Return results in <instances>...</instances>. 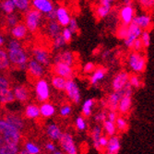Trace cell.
Returning a JSON list of instances; mask_svg holds the SVG:
<instances>
[{
    "label": "cell",
    "instance_id": "obj_1",
    "mask_svg": "<svg viewBox=\"0 0 154 154\" xmlns=\"http://www.w3.org/2000/svg\"><path fill=\"white\" fill-rule=\"evenodd\" d=\"M8 57L9 63L17 66L20 70H23V69L27 67V64L29 62V59H28L27 54L22 48L8 51Z\"/></svg>",
    "mask_w": 154,
    "mask_h": 154
},
{
    "label": "cell",
    "instance_id": "obj_2",
    "mask_svg": "<svg viewBox=\"0 0 154 154\" xmlns=\"http://www.w3.org/2000/svg\"><path fill=\"white\" fill-rule=\"evenodd\" d=\"M42 20V13L38 10L32 8L26 12L25 15V26L28 31L31 32H35Z\"/></svg>",
    "mask_w": 154,
    "mask_h": 154
},
{
    "label": "cell",
    "instance_id": "obj_3",
    "mask_svg": "<svg viewBox=\"0 0 154 154\" xmlns=\"http://www.w3.org/2000/svg\"><path fill=\"white\" fill-rule=\"evenodd\" d=\"M128 65L132 71L141 73L145 70L147 66V58L140 53H132L128 57Z\"/></svg>",
    "mask_w": 154,
    "mask_h": 154
},
{
    "label": "cell",
    "instance_id": "obj_4",
    "mask_svg": "<svg viewBox=\"0 0 154 154\" xmlns=\"http://www.w3.org/2000/svg\"><path fill=\"white\" fill-rule=\"evenodd\" d=\"M59 144L65 154H78V148L71 134L63 133L59 139Z\"/></svg>",
    "mask_w": 154,
    "mask_h": 154
},
{
    "label": "cell",
    "instance_id": "obj_5",
    "mask_svg": "<svg viewBox=\"0 0 154 154\" xmlns=\"http://www.w3.org/2000/svg\"><path fill=\"white\" fill-rule=\"evenodd\" d=\"M35 94L39 102H45L49 99L50 89L46 79H40L35 84Z\"/></svg>",
    "mask_w": 154,
    "mask_h": 154
},
{
    "label": "cell",
    "instance_id": "obj_6",
    "mask_svg": "<svg viewBox=\"0 0 154 154\" xmlns=\"http://www.w3.org/2000/svg\"><path fill=\"white\" fill-rule=\"evenodd\" d=\"M66 93L67 94L68 98L70 99L73 103H79L80 102V91L78 87V84L73 79H68L66 80L65 90Z\"/></svg>",
    "mask_w": 154,
    "mask_h": 154
},
{
    "label": "cell",
    "instance_id": "obj_7",
    "mask_svg": "<svg viewBox=\"0 0 154 154\" xmlns=\"http://www.w3.org/2000/svg\"><path fill=\"white\" fill-rule=\"evenodd\" d=\"M142 33V30L138 28L134 23H131L128 26V36L125 39V45L128 48H132L134 41L139 39Z\"/></svg>",
    "mask_w": 154,
    "mask_h": 154
},
{
    "label": "cell",
    "instance_id": "obj_8",
    "mask_svg": "<svg viewBox=\"0 0 154 154\" xmlns=\"http://www.w3.org/2000/svg\"><path fill=\"white\" fill-rule=\"evenodd\" d=\"M53 71L55 76L61 77L66 80L73 79L74 70L71 66H68L64 64H54L53 66Z\"/></svg>",
    "mask_w": 154,
    "mask_h": 154
},
{
    "label": "cell",
    "instance_id": "obj_9",
    "mask_svg": "<svg viewBox=\"0 0 154 154\" xmlns=\"http://www.w3.org/2000/svg\"><path fill=\"white\" fill-rule=\"evenodd\" d=\"M75 54L71 51H62L58 53L54 57V64H64L68 66H74L75 64Z\"/></svg>",
    "mask_w": 154,
    "mask_h": 154
},
{
    "label": "cell",
    "instance_id": "obj_10",
    "mask_svg": "<svg viewBox=\"0 0 154 154\" xmlns=\"http://www.w3.org/2000/svg\"><path fill=\"white\" fill-rule=\"evenodd\" d=\"M27 71L28 75H30L32 79H41L45 74L44 66L36 62L34 59H32L27 64Z\"/></svg>",
    "mask_w": 154,
    "mask_h": 154
},
{
    "label": "cell",
    "instance_id": "obj_11",
    "mask_svg": "<svg viewBox=\"0 0 154 154\" xmlns=\"http://www.w3.org/2000/svg\"><path fill=\"white\" fill-rule=\"evenodd\" d=\"M34 60L42 66H48L50 64V54L48 51L43 47H35L32 51Z\"/></svg>",
    "mask_w": 154,
    "mask_h": 154
},
{
    "label": "cell",
    "instance_id": "obj_12",
    "mask_svg": "<svg viewBox=\"0 0 154 154\" xmlns=\"http://www.w3.org/2000/svg\"><path fill=\"white\" fill-rule=\"evenodd\" d=\"M129 74L125 71H122L118 73L113 79L112 82V87L115 91H119L125 88V86L128 83Z\"/></svg>",
    "mask_w": 154,
    "mask_h": 154
},
{
    "label": "cell",
    "instance_id": "obj_13",
    "mask_svg": "<svg viewBox=\"0 0 154 154\" xmlns=\"http://www.w3.org/2000/svg\"><path fill=\"white\" fill-rule=\"evenodd\" d=\"M4 120L12 128H14L15 129H17L18 131H22V129L24 128V121L23 119L16 115L14 113H8L5 115Z\"/></svg>",
    "mask_w": 154,
    "mask_h": 154
},
{
    "label": "cell",
    "instance_id": "obj_14",
    "mask_svg": "<svg viewBox=\"0 0 154 154\" xmlns=\"http://www.w3.org/2000/svg\"><path fill=\"white\" fill-rule=\"evenodd\" d=\"M120 18L122 20V23L125 26H128L132 23V20L134 19V8L132 5L130 6H125L120 10Z\"/></svg>",
    "mask_w": 154,
    "mask_h": 154
},
{
    "label": "cell",
    "instance_id": "obj_15",
    "mask_svg": "<svg viewBox=\"0 0 154 154\" xmlns=\"http://www.w3.org/2000/svg\"><path fill=\"white\" fill-rule=\"evenodd\" d=\"M32 4L34 9L45 14L49 13L54 8L53 2L50 1V0H33Z\"/></svg>",
    "mask_w": 154,
    "mask_h": 154
},
{
    "label": "cell",
    "instance_id": "obj_16",
    "mask_svg": "<svg viewBox=\"0 0 154 154\" xmlns=\"http://www.w3.org/2000/svg\"><path fill=\"white\" fill-rule=\"evenodd\" d=\"M5 141L10 145H14V146H18L20 140V137H21V134L20 131H18L17 129L13 128L8 132H6L5 134H3L1 136Z\"/></svg>",
    "mask_w": 154,
    "mask_h": 154
},
{
    "label": "cell",
    "instance_id": "obj_17",
    "mask_svg": "<svg viewBox=\"0 0 154 154\" xmlns=\"http://www.w3.org/2000/svg\"><path fill=\"white\" fill-rule=\"evenodd\" d=\"M57 20L60 26H63V27L68 26L71 18H70V15H69L68 10L66 8L59 7L58 8H57Z\"/></svg>",
    "mask_w": 154,
    "mask_h": 154
},
{
    "label": "cell",
    "instance_id": "obj_18",
    "mask_svg": "<svg viewBox=\"0 0 154 154\" xmlns=\"http://www.w3.org/2000/svg\"><path fill=\"white\" fill-rule=\"evenodd\" d=\"M112 4L111 0H102L100 1V5L96 8V15L99 19H104L111 11Z\"/></svg>",
    "mask_w": 154,
    "mask_h": 154
},
{
    "label": "cell",
    "instance_id": "obj_19",
    "mask_svg": "<svg viewBox=\"0 0 154 154\" xmlns=\"http://www.w3.org/2000/svg\"><path fill=\"white\" fill-rule=\"evenodd\" d=\"M13 95H14V98L20 103H26L29 100V97H30L29 91H28V89L23 85L16 86L14 88Z\"/></svg>",
    "mask_w": 154,
    "mask_h": 154
},
{
    "label": "cell",
    "instance_id": "obj_20",
    "mask_svg": "<svg viewBox=\"0 0 154 154\" xmlns=\"http://www.w3.org/2000/svg\"><path fill=\"white\" fill-rule=\"evenodd\" d=\"M123 90L119 91H115L114 93H112L109 95L108 99H107V105L111 109V111L116 112L118 108L119 102L121 100V98L123 97Z\"/></svg>",
    "mask_w": 154,
    "mask_h": 154
},
{
    "label": "cell",
    "instance_id": "obj_21",
    "mask_svg": "<svg viewBox=\"0 0 154 154\" xmlns=\"http://www.w3.org/2000/svg\"><path fill=\"white\" fill-rule=\"evenodd\" d=\"M106 148V154H117L120 149V139L116 136L108 138Z\"/></svg>",
    "mask_w": 154,
    "mask_h": 154
},
{
    "label": "cell",
    "instance_id": "obj_22",
    "mask_svg": "<svg viewBox=\"0 0 154 154\" xmlns=\"http://www.w3.org/2000/svg\"><path fill=\"white\" fill-rule=\"evenodd\" d=\"M132 23L137 25L138 28H140L141 30H147L148 28L150 27L151 24V18L148 15H141L134 17Z\"/></svg>",
    "mask_w": 154,
    "mask_h": 154
},
{
    "label": "cell",
    "instance_id": "obj_23",
    "mask_svg": "<svg viewBox=\"0 0 154 154\" xmlns=\"http://www.w3.org/2000/svg\"><path fill=\"white\" fill-rule=\"evenodd\" d=\"M19 147L7 143L0 136V154H18Z\"/></svg>",
    "mask_w": 154,
    "mask_h": 154
},
{
    "label": "cell",
    "instance_id": "obj_24",
    "mask_svg": "<svg viewBox=\"0 0 154 154\" xmlns=\"http://www.w3.org/2000/svg\"><path fill=\"white\" fill-rule=\"evenodd\" d=\"M27 32H28V30L23 23L17 24L15 27H13L11 30V34L15 38V40H20V39L25 38L27 35Z\"/></svg>",
    "mask_w": 154,
    "mask_h": 154
},
{
    "label": "cell",
    "instance_id": "obj_25",
    "mask_svg": "<svg viewBox=\"0 0 154 154\" xmlns=\"http://www.w3.org/2000/svg\"><path fill=\"white\" fill-rule=\"evenodd\" d=\"M46 133H47L48 137L52 139V140H59L62 134H63L61 132L60 128L54 123L47 125Z\"/></svg>",
    "mask_w": 154,
    "mask_h": 154
},
{
    "label": "cell",
    "instance_id": "obj_26",
    "mask_svg": "<svg viewBox=\"0 0 154 154\" xmlns=\"http://www.w3.org/2000/svg\"><path fill=\"white\" fill-rule=\"evenodd\" d=\"M131 104H132L131 96L123 95V97L121 98V100L119 102L117 110L121 114H127L131 108Z\"/></svg>",
    "mask_w": 154,
    "mask_h": 154
},
{
    "label": "cell",
    "instance_id": "obj_27",
    "mask_svg": "<svg viewBox=\"0 0 154 154\" xmlns=\"http://www.w3.org/2000/svg\"><path fill=\"white\" fill-rule=\"evenodd\" d=\"M15 101L13 91L10 89H0V103L7 104Z\"/></svg>",
    "mask_w": 154,
    "mask_h": 154
},
{
    "label": "cell",
    "instance_id": "obj_28",
    "mask_svg": "<svg viewBox=\"0 0 154 154\" xmlns=\"http://www.w3.org/2000/svg\"><path fill=\"white\" fill-rule=\"evenodd\" d=\"M39 109H40V116H42L45 118L51 117L55 113L54 106L53 104H51V103H43L39 107Z\"/></svg>",
    "mask_w": 154,
    "mask_h": 154
},
{
    "label": "cell",
    "instance_id": "obj_29",
    "mask_svg": "<svg viewBox=\"0 0 154 154\" xmlns=\"http://www.w3.org/2000/svg\"><path fill=\"white\" fill-rule=\"evenodd\" d=\"M47 32L48 34L54 39V37L61 34V26L57 20H51L47 25Z\"/></svg>",
    "mask_w": 154,
    "mask_h": 154
},
{
    "label": "cell",
    "instance_id": "obj_30",
    "mask_svg": "<svg viewBox=\"0 0 154 154\" xmlns=\"http://www.w3.org/2000/svg\"><path fill=\"white\" fill-rule=\"evenodd\" d=\"M25 116L29 119H37L40 116V109L35 104H29L25 108Z\"/></svg>",
    "mask_w": 154,
    "mask_h": 154
},
{
    "label": "cell",
    "instance_id": "obj_31",
    "mask_svg": "<svg viewBox=\"0 0 154 154\" xmlns=\"http://www.w3.org/2000/svg\"><path fill=\"white\" fill-rule=\"evenodd\" d=\"M105 74H106V70L103 67H99V68L95 69L93 74L91 77V79H90L91 84V85H97V83L101 81L104 78Z\"/></svg>",
    "mask_w": 154,
    "mask_h": 154
},
{
    "label": "cell",
    "instance_id": "obj_32",
    "mask_svg": "<svg viewBox=\"0 0 154 154\" xmlns=\"http://www.w3.org/2000/svg\"><path fill=\"white\" fill-rule=\"evenodd\" d=\"M52 85L53 87L57 90V91H64L65 90V87H66V79L61 78V77H58V76H54L52 78Z\"/></svg>",
    "mask_w": 154,
    "mask_h": 154
},
{
    "label": "cell",
    "instance_id": "obj_33",
    "mask_svg": "<svg viewBox=\"0 0 154 154\" xmlns=\"http://www.w3.org/2000/svg\"><path fill=\"white\" fill-rule=\"evenodd\" d=\"M91 137H92V140H93V145H94V148L97 149V150H100V147H99V144H98V140H99V138L102 137V128L100 125H95L92 129V132H91Z\"/></svg>",
    "mask_w": 154,
    "mask_h": 154
},
{
    "label": "cell",
    "instance_id": "obj_34",
    "mask_svg": "<svg viewBox=\"0 0 154 154\" xmlns=\"http://www.w3.org/2000/svg\"><path fill=\"white\" fill-rule=\"evenodd\" d=\"M9 66L10 63L8 60L7 51L0 48V70H7Z\"/></svg>",
    "mask_w": 154,
    "mask_h": 154
},
{
    "label": "cell",
    "instance_id": "obj_35",
    "mask_svg": "<svg viewBox=\"0 0 154 154\" xmlns=\"http://www.w3.org/2000/svg\"><path fill=\"white\" fill-rule=\"evenodd\" d=\"M93 105H94V100L93 99H88L84 102V103L82 105V113H83L84 116H87V117L91 116Z\"/></svg>",
    "mask_w": 154,
    "mask_h": 154
},
{
    "label": "cell",
    "instance_id": "obj_36",
    "mask_svg": "<svg viewBox=\"0 0 154 154\" xmlns=\"http://www.w3.org/2000/svg\"><path fill=\"white\" fill-rule=\"evenodd\" d=\"M13 3L15 8L22 12H27L30 9V0H13Z\"/></svg>",
    "mask_w": 154,
    "mask_h": 154
},
{
    "label": "cell",
    "instance_id": "obj_37",
    "mask_svg": "<svg viewBox=\"0 0 154 154\" xmlns=\"http://www.w3.org/2000/svg\"><path fill=\"white\" fill-rule=\"evenodd\" d=\"M1 8L2 10L7 14V15H9V14H12L14 11H15V5L13 3V0H5L1 3Z\"/></svg>",
    "mask_w": 154,
    "mask_h": 154
},
{
    "label": "cell",
    "instance_id": "obj_38",
    "mask_svg": "<svg viewBox=\"0 0 154 154\" xmlns=\"http://www.w3.org/2000/svg\"><path fill=\"white\" fill-rule=\"evenodd\" d=\"M103 128L106 132V134L111 137L115 136L116 132V125L115 123H112L108 120L103 122Z\"/></svg>",
    "mask_w": 154,
    "mask_h": 154
},
{
    "label": "cell",
    "instance_id": "obj_39",
    "mask_svg": "<svg viewBox=\"0 0 154 154\" xmlns=\"http://www.w3.org/2000/svg\"><path fill=\"white\" fill-rule=\"evenodd\" d=\"M19 16L15 13H12V14H9V15H7L6 17V22L7 24L9 26V27H15L17 24H19Z\"/></svg>",
    "mask_w": 154,
    "mask_h": 154
},
{
    "label": "cell",
    "instance_id": "obj_40",
    "mask_svg": "<svg viewBox=\"0 0 154 154\" xmlns=\"http://www.w3.org/2000/svg\"><path fill=\"white\" fill-rule=\"evenodd\" d=\"M65 45H66V42H65V40L63 39V37H62L61 34H59L58 36L54 37V38L53 39V46H54V48L55 50L62 48Z\"/></svg>",
    "mask_w": 154,
    "mask_h": 154
},
{
    "label": "cell",
    "instance_id": "obj_41",
    "mask_svg": "<svg viewBox=\"0 0 154 154\" xmlns=\"http://www.w3.org/2000/svg\"><path fill=\"white\" fill-rule=\"evenodd\" d=\"M25 149L30 154H39L40 148L32 142H27L25 144Z\"/></svg>",
    "mask_w": 154,
    "mask_h": 154
},
{
    "label": "cell",
    "instance_id": "obj_42",
    "mask_svg": "<svg viewBox=\"0 0 154 154\" xmlns=\"http://www.w3.org/2000/svg\"><path fill=\"white\" fill-rule=\"evenodd\" d=\"M115 125H116V128L121 131H125L128 128V123L123 117H117L115 122Z\"/></svg>",
    "mask_w": 154,
    "mask_h": 154
},
{
    "label": "cell",
    "instance_id": "obj_43",
    "mask_svg": "<svg viewBox=\"0 0 154 154\" xmlns=\"http://www.w3.org/2000/svg\"><path fill=\"white\" fill-rule=\"evenodd\" d=\"M128 83L129 85L131 86V88H136V89H138L141 85V82H140V79L137 76V75H131L129 76V79H128Z\"/></svg>",
    "mask_w": 154,
    "mask_h": 154
},
{
    "label": "cell",
    "instance_id": "obj_44",
    "mask_svg": "<svg viewBox=\"0 0 154 154\" xmlns=\"http://www.w3.org/2000/svg\"><path fill=\"white\" fill-rule=\"evenodd\" d=\"M140 40L142 42V45L144 48H148L150 44V34L148 31H144L142 32L141 35H140Z\"/></svg>",
    "mask_w": 154,
    "mask_h": 154
},
{
    "label": "cell",
    "instance_id": "obj_45",
    "mask_svg": "<svg viewBox=\"0 0 154 154\" xmlns=\"http://www.w3.org/2000/svg\"><path fill=\"white\" fill-rule=\"evenodd\" d=\"M116 36L119 39H125L128 36V26L122 24L116 31Z\"/></svg>",
    "mask_w": 154,
    "mask_h": 154
},
{
    "label": "cell",
    "instance_id": "obj_46",
    "mask_svg": "<svg viewBox=\"0 0 154 154\" xmlns=\"http://www.w3.org/2000/svg\"><path fill=\"white\" fill-rule=\"evenodd\" d=\"M13 128H14L9 125L4 119H0V136H2L3 134H5L6 132L11 130Z\"/></svg>",
    "mask_w": 154,
    "mask_h": 154
},
{
    "label": "cell",
    "instance_id": "obj_47",
    "mask_svg": "<svg viewBox=\"0 0 154 154\" xmlns=\"http://www.w3.org/2000/svg\"><path fill=\"white\" fill-rule=\"evenodd\" d=\"M61 35H62L63 39L65 40L66 44L70 43V41L72 40V32L69 31V29L67 27L64 28V29L61 31Z\"/></svg>",
    "mask_w": 154,
    "mask_h": 154
},
{
    "label": "cell",
    "instance_id": "obj_48",
    "mask_svg": "<svg viewBox=\"0 0 154 154\" xmlns=\"http://www.w3.org/2000/svg\"><path fill=\"white\" fill-rule=\"evenodd\" d=\"M76 127L80 131L85 130L87 128V124H86L85 119H84L83 117H81V116L77 117V119H76Z\"/></svg>",
    "mask_w": 154,
    "mask_h": 154
},
{
    "label": "cell",
    "instance_id": "obj_49",
    "mask_svg": "<svg viewBox=\"0 0 154 154\" xmlns=\"http://www.w3.org/2000/svg\"><path fill=\"white\" fill-rule=\"evenodd\" d=\"M68 29L72 33H78L79 32V25H78V22L76 20V19H71L70 20L69 24H68Z\"/></svg>",
    "mask_w": 154,
    "mask_h": 154
},
{
    "label": "cell",
    "instance_id": "obj_50",
    "mask_svg": "<svg viewBox=\"0 0 154 154\" xmlns=\"http://www.w3.org/2000/svg\"><path fill=\"white\" fill-rule=\"evenodd\" d=\"M21 48V45L18 40H11L8 44V51H12V50H17V49H20Z\"/></svg>",
    "mask_w": 154,
    "mask_h": 154
},
{
    "label": "cell",
    "instance_id": "obj_51",
    "mask_svg": "<svg viewBox=\"0 0 154 154\" xmlns=\"http://www.w3.org/2000/svg\"><path fill=\"white\" fill-rule=\"evenodd\" d=\"M132 48L136 51V53H138L139 51L143 50L144 47H143V45H142L141 40H140V39H137L136 41H134Z\"/></svg>",
    "mask_w": 154,
    "mask_h": 154
},
{
    "label": "cell",
    "instance_id": "obj_52",
    "mask_svg": "<svg viewBox=\"0 0 154 154\" xmlns=\"http://www.w3.org/2000/svg\"><path fill=\"white\" fill-rule=\"evenodd\" d=\"M9 80L4 76H0V89H9Z\"/></svg>",
    "mask_w": 154,
    "mask_h": 154
},
{
    "label": "cell",
    "instance_id": "obj_53",
    "mask_svg": "<svg viewBox=\"0 0 154 154\" xmlns=\"http://www.w3.org/2000/svg\"><path fill=\"white\" fill-rule=\"evenodd\" d=\"M95 65L91 62H88L84 65V67H83V71L85 73H91V72H94L95 70Z\"/></svg>",
    "mask_w": 154,
    "mask_h": 154
},
{
    "label": "cell",
    "instance_id": "obj_54",
    "mask_svg": "<svg viewBox=\"0 0 154 154\" xmlns=\"http://www.w3.org/2000/svg\"><path fill=\"white\" fill-rule=\"evenodd\" d=\"M71 107L69 106V105H65V106H63L61 109H60V115L62 116H64V117H66V116H68L69 115L71 114Z\"/></svg>",
    "mask_w": 154,
    "mask_h": 154
},
{
    "label": "cell",
    "instance_id": "obj_55",
    "mask_svg": "<svg viewBox=\"0 0 154 154\" xmlns=\"http://www.w3.org/2000/svg\"><path fill=\"white\" fill-rule=\"evenodd\" d=\"M106 118H107V115L105 112H100V113H98L95 116V120L98 121V122H102L103 123L104 121H106Z\"/></svg>",
    "mask_w": 154,
    "mask_h": 154
},
{
    "label": "cell",
    "instance_id": "obj_56",
    "mask_svg": "<svg viewBox=\"0 0 154 154\" xmlns=\"http://www.w3.org/2000/svg\"><path fill=\"white\" fill-rule=\"evenodd\" d=\"M107 143H108V137L106 136H103L99 138V140H98V144H99V147L100 149L102 148H105L107 146Z\"/></svg>",
    "mask_w": 154,
    "mask_h": 154
},
{
    "label": "cell",
    "instance_id": "obj_57",
    "mask_svg": "<svg viewBox=\"0 0 154 154\" xmlns=\"http://www.w3.org/2000/svg\"><path fill=\"white\" fill-rule=\"evenodd\" d=\"M46 18H47V20H49V21L55 20V19H57V9L54 8L52 11L47 13L46 14Z\"/></svg>",
    "mask_w": 154,
    "mask_h": 154
},
{
    "label": "cell",
    "instance_id": "obj_58",
    "mask_svg": "<svg viewBox=\"0 0 154 154\" xmlns=\"http://www.w3.org/2000/svg\"><path fill=\"white\" fill-rule=\"evenodd\" d=\"M107 118H108V121L112 122V123H115L116 120V112H113V111H111L110 113L107 115Z\"/></svg>",
    "mask_w": 154,
    "mask_h": 154
},
{
    "label": "cell",
    "instance_id": "obj_59",
    "mask_svg": "<svg viewBox=\"0 0 154 154\" xmlns=\"http://www.w3.org/2000/svg\"><path fill=\"white\" fill-rule=\"evenodd\" d=\"M45 149L51 152H54L55 150H57V147H55V145L53 142H47L45 144Z\"/></svg>",
    "mask_w": 154,
    "mask_h": 154
},
{
    "label": "cell",
    "instance_id": "obj_60",
    "mask_svg": "<svg viewBox=\"0 0 154 154\" xmlns=\"http://www.w3.org/2000/svg\"><path fill=\"white\" fill-rule=\"evenodd\" d=\"M139 3H140L143 7L147 8H151L152 5H153V1H149V0H142V1H140Z\"/></svg>",
    "mask_w": 154,
    "mask_h": 154
},
{
    "label": "cell",
    "instance_id": "obj_61",
    "mask_svg": "<svg viewBox=\"0 0 154 154\" xmlns=\"http://www.w3.org/2000/svg\"><path fill=\"white\" fill-rule=\"evenodd\" d=\"M109 54H110V51H105L103 54V58H107L109 57Z\"/></svg>",
    "mask_w": 154,
    "mask_h": 154
},
{
    "label": "cell",
    "instance_id": "obj_62",
    "mask_svg": "<svg viewBox=\"0 0 154 154\" xmlns=\"http://www.w3.org/2000/svg\"><path fill=\"white\" fill-rule=\"evenodd\" d=\"M18 154H30V153L28 152L26 149H21V150H20V151L18 152Z\"/></svg>",
    "mask_w": 154,
    "mask_h": 154
},
{
    "label": "cell",
    "instance_id": "obj_63",
    "mask_svg": "<svg viewBox=\"0 0 154 154\" xmlns=\"http://www.w3.org/2000/svg\"><path fill=\"white\" fill-rule=\"evenodd\" d=\"M4 45V38L0 35V46H2Z\"/></svg>",
    "mask_w": 154,
    "mask_h": 154
},
{
    "label": "cell",
    "instance_id": "obj_64",
    "mask_svg": "<svg viewBox=\"0 0 154 154\" xmlns=\"http://www.w3.org/2000/svg\"><path fill=\"white\" fill-rule=\"evenodd\" d=\"M54 154H65V153L63 151H61V150H55L54 152Z\"/></svg>",
    "mask_w": 154,
    "mask_h": 154
}]
</instances>
